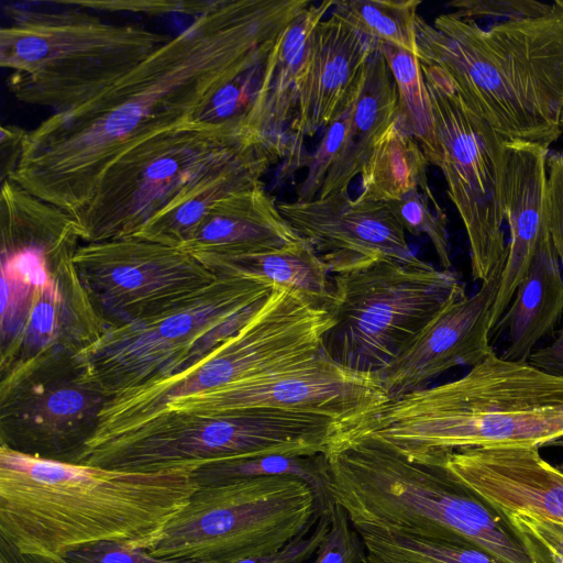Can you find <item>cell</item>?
<instances>
[{"label": "cell", "instance_id": "cell-46", "mask_svg": "<svg viewBox=\"0 0 563 563\" xmlns=\"http://www.w3.org/2000/svg\"><path fill=\"white\" fill-rule=\"evenodd\" d=\"M554 4L563 12V0H556Z\"/></svg>", "mask_w": 563, "mask_h": 563}, {"label": "cell", "instance_id": "cell-33", "mask_svg": "<svg viewBox=\"0 0 563 563\" xmlns=\"http://www.w3.org/2000/svg\"><path fill=\"white\" fill-rule=\"evenodd\" d=\"M265 475L296 476L305 481L327 505L328 462L325 454L264 455L209 462L195 471V481L201 487Z\"/></svg>", "mask_w": 563, "mask_h": 563}, {"label": "cell", "instance_id": "cell-32", "mask_svg": "<svg viewBox=\"0 0 563 563\" xmlns=\"http://www.w3.org/2000/svg\"><path fill=\"white\" fill-rule=\"evenodd\" d=\"M420 4V0H340L331 13L373 42L393 44L417 55Z\"/></svg>", "mask_w": 563, "mask_h": 563}, {"label": "cell", "instance_id": "cell-39", "mask_svg": "<svg viewBox=\"0 0 563 563\" xmlns=\"http://www.w3.org/2000/svg\"><path fill=\"white\" fill-rule=\"evenodd\" d=\"M460 18L473 20L498 18L503 21L539 18L551 13L554 3L532 0H456L448 4Z\"/></svg>", "mask_w": 563, "mask_h": 563}, {"label": "cell", "instance_id": "cell-45", "mask_svg": "<svg viewBox=\"0 0 563 563\" xmlns=\"http://www.w3.org/2000/svg\"><path fill=\"white\" fill-rule=\"evenodd\" d=\"M0 554L11 563H73L67 558L53 554L20 553L3 543H0Z\"/></svg>", "mask_w": 563, "mask_h": 563}, {"label": "cell", "instance_id": "cell-13", "mask_svg": "<svg viewBox=\"0 0 563 563\" xmlns=\"http://www.w3.org/2000/svg\"><path fill=\"white\" fill-rule=\"evenodd\" d=\"M254 141L245 126L187 123L136 144L106 169L73 216L81 242L134 236L192 181Z\"/></svg>", "mask_w": 563, "mask_h": 563}, {"label": "cell", "instance_id": "cell-42", "mask_svg": "<svg viewBox=\"0 0 563 563\" xmlns=\"http://www.w3.org/2000/svg\"><path fill=\"white\" fill-rule=\"evenodd\" d=\"M329 531L327 509L310 533L301 536L276 553L249 558L235 563H307L313 559Z\"/></svg>", "mask_w": 563, "mask_h": 563}, {"label": "cell", "instance_id": "cell-5", "mask_svg": "<svg viewBox=\"0 0 563 563\" xmlns=\"http://www.w3.org/2000/svg\"><path fill=\"white\" fill-rule=\"evenodd\" d=\"M0 377L52 356H77L104 333L78 275L74 217L9 179L0 191Z\"/></svg>", "mask_w": 563, "mask_h": 563}, {"label": "cell", "instance_id": "cell-10", "mask_svg": "<svg viewBox=\"0 0 563 563\" xmlns=\"http://www.w3.org/2000/svg\"><path fill=\"white\" fill-rule=\"evenodd\" d=\"M466 295L452 269L386 258L331 275L325 306L332 324L321 352L343 368L377 374L451 301Z\"/></svg>", "mask_w": 563, "mask_h": 563}, {"label": "cell", "instance_id": "cell-9", "mask_svg": "<svg viewBox=\"0 0 563 563\" xmlns=\"http://www.w3.org/2000/svg\"><path fill=\"white\" fill-rule=\"evenodd\" d=\"M325 508L305 481L291 475L201 486L146 551L196 563L273 554L310 533Z\"/></svg>", "mask_w": 563, "mask_h": 563}, {"label": "cell", "instance_id": "cell-25", "mask_svg": "<svg viewBox=\"0 0 563 563\" xmlns=\"http://www.w3.org/2000/svg\"><path fill=\"white\" fill-rule=\"evenodd\" d=\"M278 161L264 143L251 142L192 181L134 238L180 249L219 201L262 185L263 175Z\"/></svg>", "mask_w": 563, "mask_h": 563}, {"label": "cell", "instance_id": "cell-2", "mask_svg": "<svg viewBox=\"0 0 563 563\" xmlns=\"http://www.w3.org/2000/svg\"><path fill=\"white\" fill-rule=\"evenodd\" d=\"M197 468L125 472L0 445V543L62 558L102 541L146 550L199 488Z\"/></svg>", "mask_w": 563, "mask_h": 563}, {"label": "cell", "instance_id": "cell-21", "mask_svg": "<svg viewBox=\"0 0 563 563\" xmlns=\"http://www.w3.org/2000/svg\"><path fill=\"white\" fill-rule=\"evenodd\" d=\"M434 466L501 514L523 512L563 523V471L538 446L471 448Z\"/></svg>", "mask_w": 563, "mask_h": 563}, {"label": "cell", "instance_id": "cell-15", "mask_svg": "<svg viewBox=\"0 0 563 563\" xmlns=\"http://www.w3.org/2000/svg\"><path fill=\"white\" fill-rule=\"evenodd\" d=\"M110 398L81 355L26 364L0 377L1 445L77 463Z\"/></svg>", "mask_w": 563, "mask_h": 563}, {"label": "cell", "instance_id": "cell-38", "mask_svg": "<svg viewBox=\"0 0 563 563\" xmlns=\"http://www.w3.org/2000/svg\"><path fill=\"white\" fill-rule=\"evenodd\" d=\"M218 0H77L63 4L106 12H130L146 15L185 14L197 18L211 10Z\"/></svg>", "mask_w": 563, "mask_h": 563}, {"label": "cell", "instance_id": "cell-37", "mask_svg": "<svg viewBox=\"0 0 563 563\" xmlns=\"http://www.w3.org/2000/svg\"><path fill=\"white\" fill-rule=\"evenodd\" d=\"M329 531L311 563H362L364 547L344 508L327 497Z\"/></svg>", "mask_w": 563, "mask_h": 563}, {"label": "cell", "instance_id": "cell-24", "mask_svg": "<svg viewBox=\"0 0 563 563\" xmlns=\"http://www.w3.org/2000/svg\"><path fill=\"white\" fill-rule=\"evenodd\" d=\"M264 184L219 201L180 247L199 256H234L278 250L300 241Z\"/></svg>", "mask_w": 563, "mask_h": 563}, {"label": "cell", "instance_id": "cell-23", "mask_svg": "<svg viewBox=\"0 0 563 563\" xmlns=\"http://www.w3.org/2000/svg\"><path fill=\"white\" fill-rule=\"evenodd\" d=\"M334 2L311 3L299 13L277 36L264 63L246 122L279 159L286 158L287 130L295 113L313 31Z\"/></svg>", "mask_w": 563, "mask_h": 563}, {"label": "cell", "instance_id": "cell-43", "mask_svg": "<svg viewBox=\"0 0 563 563\" xmlns=\"http://www.w3.org/2000/svg\"><path fill=\"white\" fill-rule=\"evenodd\" d=\"M29 132L24 129L3 124L0 130V179H11L23 155Z\"/></svg>", "mask_w": 563, "mask_h": 563}, {"label": "cell", "instance_id": "cell-3", "mask_svg": "<svg viewBox=\"0 0 563 563\" xmlns=\"http://www.w3.org/2000/svg\"><path fill=\"white\" fill-rule=\"evenodd\" d=\"M338 435H375L429 466L456 450L553 444L563 438V378L493 351L462 377L389 399Z\"/></svg>", "mask_w": 563, "mask_h": 563}, {"label": "cell", "instance_id": "cell-16", "mask_svg": "<svg viewBox=\"0 0 563 563\" xmlns=\"http://www.w3.org/2000/svg\"><path fill=\"white\" fill-rule=\"evenodd\" d=\"M74 263L106 330L173 309L220 277L179 247L134 236L82 243Z\"/></svg>", "mask_w": 563, "mask_h": 563}, {"label": "cell", "instance_id": "cell-36", "mask_svg": "<svg viewBox=\"0 0 563 563\" xmlns=\"http://www.w3.org/2000/svg\"><path fill=\"white\" fill-rule=\"evenodd\" d=\"M503 515L532 563H563V523L523 512Z\"/></svg>", "mask_w": 563, "mask_h": 563}, {"label": "cell", "instance_id": "cell-31", "mask_svg": "<svg viewBox=\"0 0 563 563\" xmlns=\"http://www.w3.org/2000/svg\"><path fill=\"white\" fill-rule=\"evenodd\" d=\"M362 539V563H506L465 539L430 540L367 526L353 527Z\"/></svg>", "mask_w": 563, "mask_h": 563}, {"label": "cell", "instance_id": "cell-22", "mask_svg": "<svg viewBox=\"0 0 563 563\" xmlns=\"http://www.w3.org/2000/svg\"><path fill=\"white\" fill-rule=\"evenodd\" d=\"M548 157V146L505 142L503 197L509 241L493 305L492 330L509 306L538 252L552 243L547 207Z\"/></svg>", "mask_w": 563, "mask_h": 563}, {"label": "cell", "instance_id": "cell-41", "mask_svg": "<svg viewBox=\"0 0 563 563\" xmlns=\"http://www.w3.org/2000/svg\"><path fill=\"white\" fill-rule=\"evenodd\" d=\"M547 168L548 224L563 274V153L549 155Z\"/></svg>", "mask_w": 563, "mask_h": 563}, {"label": "cell", "instance_id": "cell-12", "mask_svg": "<svg viewBox=\"0 0 563 563\" xmlns=\"http://www.w3.org/2000/svg\"><path fill=\"white\" fill-rule=\"evenodd\" d=\"M332 321L327 309L283 289L198 363L148 387L109 399L93 437L135 424L176 398L264 375L316 357Z\"/></svg>", "mask_w": 563, "mask_h": 563}, {"label": "cell", "instance_id": "cell-44", "mask_svg": "<svg viewBox=\"0 0 563 563\" xmlns=\"http://www.w3.org/2000/svg\"><path fill=\"white\" fill-rule=\"evenodd\" d=\"M528 363L545 373L563 378V317L555 338L548 345L534 350Z\"/></svg>", "mask_w": 563, "mask_h": 563}, {"label": "cell", "instance_id": "cell-17", "mask_svg": "<svg viewBox=\"0 0 563 563\" xmlns=\"http://www.w3.org/2000/svg\"><path fill=\"white\" fill-rule=\"evenodd\" d=\"M388 400L376 374L343 368L320 352L275 372L173 399L159 411L223 416L283 410L325 417L341 427Z\"/></svg>", "mask_w": 563, "mask_h": 563}, {"label": "cell", "instance_id": "cell-7", "mask_svg": "<svg viewBox=\"0 0 563 563\" xmlns=\"http://www.w3.org/2000/svg\"><path fill=\"white\" fill-rule=\"evenodd\" d=\"M0 65L21 102L68 110L92 98L165 45L172 36L102 21L78 9L42 12L5 9Z\"/></svg>", "mask_w": 563, "mask_h": 563}, {"label": "cell", "instance_id": "cell-34", "mask_svg": "<svg viewBox=\"0 0 563 563\" xmlns=\"http://www.w3.org/2000/svg\"><path fill=\"white\" fill-rule=\"evenodd\" d=\"M387 203L401 228L413 235H427L442 268L451 269L448 219L443 209L432 205L420 190H412Z\"/></svg>", "mask_w": 563, "mask_h": 563}, {"label": "cell", "instance_id": "cell-35", "mask_svg": "<svg viewBox=\"0 0 563 563\" xmlns=\"http://www.w3.org/2000/svg\"><path fill=\"white\" fill-rule=\"evenodd\" d=\"M352 106L325 128L314 152L306 156L303 166L307 167V175L297 188L296 201L308 202L318 197L330 169L344 150Z\"/></svg>", "mask_w": 563, "mask_h": 563}, {"label": "cell", "instance_id": "cell-27", "mask_svg": "<svg viewBox=\"0 0 563 563\" xmlns=\"http://www.w3.org/2000/svg\"><path fill=\"white\" fill-rule=\"evenodd\" d=\"M397 118V92L391 74L378 47L368 57L363 80L352 106L344 150L330 169L318 197L349 188L382 134Z\"/></svg>", "mask_w": 563, "mask_h": 563}, {"label": "cell", "instance_id": "cell-47", "mask_svg": "<svg viewBox=\"0 0 563 563\" xmlns=\"http://www.w3.org/2000/svg\"><path fill=\"white\" fill-rule=\"evenodd\" d=\"M562 128H563V118H562Z\"/></svg>", "mask_w": 563, "mask_h": 563}, {"label": "cell", "instance_id": "cell-4", "mask_svg": "<svg viewBox=\"0 0 563 563\" xmlns=\"http://www.w3.org/2000/svg\"><path fill=\"white\" fill-rule=\"evenodd\" d=\"M420 63L439 68L465 106L506 141L550 146L563 118V12L488 27L453 12L418 15Z\"/></svg>", "mask_w": 563, "mask_h": 563}, {"label": "cell", "instance_id": "cell-8", "mask_svg": "<svg viewBox=\"0 0 563 563\" xmlns=\"http://www.w3.org/2000/svg\"><path fill=\"white\" fill-rule=\"evenodd\" d=\"M332 419L254 409L223 416L159 411L111 434L89 440L78 464L125 472L264 455L325 454L338 431Z\"/></svg>", "mask_w": 563, "mask_h": 563}, {"label": "cell", "instance_id": "cell-6", "mask_svg": "<svg viewBox=\"0 0 563 563\" xmlns=\"http://www.w3.org/2000/svg\"><path fill=\"white\" fill-rule=\"evenodd\" d=\"M325 457L327 497L353 527L465 539L506 563H532L506 517L443 468L413 463L375 435H335Z\"/></svg>", "mask_w": 563, "mask_h": 563}, {"label": "cell", "instance_id": "cell-28", "mask_svg": "<svg viewBox=\"0 0 563 563\" xmlns=\"http://www.w3.org/2000/svg\"><path fill=\"white\" fill-rule=\"evenodd\" d=\"M197 258L219 275L240 276L287 290L313 306L325 308L330 296V274L302 239L267 252Z\"/></svg>", "mask_w": 563, "mask_h": 563}, {"label": "cell", "instance_id": "cell-19", "mask_svg": "<svg viewBox=\"0 0 563 563\" xmlns=\"http://www.w3.org/2000/svg\"><path fill=\"white\" fill-rule=\"evenodd\" d=\"M503 263L473 295L448 303L415 340L376 376L389 399L417 389L457 367H473L493 351L492 311L501 279Z\"/></svg>", "mask_w": 563, "mask_h": 563}, {"label": "cell", "instance_id": "cell-11", "mask_svg": "<svg viewBox=\"0 0 563 563\" xmlns=\"http://www.w3.org/2000/svg\"><path fill=\"white\" fill-rule=\"evenodd\" d=\"M271 291L249 278L220 275L173 309L107 329L80 355L111 398L148 387L198 363L236 332Z\"/></svg>", "mask_w": 563, "mask_h": 563}, {"label": "cell", "instance_id": "cell-30", "mask_svg": "<svg viewBox=\"0 0 563 563\" xmlns=\"http://www.w3.org/2000/svg\"><path fill=\"white\" fill-rule=\"evenodd\" d=\"M376 46L384 56L395 82L396 121L404 131L416 139L429 164L439 167L441 155L435 136L432 103L418 55L388 43H376Z\"/></svg>", "mask_w": 563, "mask_h": 563}, {"label": "cell", "instance_id": "cell-20", "mask_svg": "<svg viewBox=\"0 0 563 563\" xmlns=\"http://www.w3.org/2000/svg\"><path fill=\"white\" fill-rule=\"evenodd\" d=\"M375 42L331 13L314 29L292 120L286 169L303 166L302 143L353 103Z\"/></svg>", "mask_w": 563, "mask_h": 563}, {"label": "cell", "instance_id": "cell-1", "mask_svg": "<svg viewBox=\"0 0 563 563\" xmlns=\"http://www.w3.org/2000/svg\"><path fill=\"white\" fill-rule=\"evenodd\" d=\"M310 3L218 0L111 86L30 131L11 179L75 216L120 155L192 123L220 88L265 62Z\"/></svg>", "mask_w": 563, "mask_h": 563}, {"label": "cell", "instance_id": "cell-14", "mask_svg": "<svg viewBox=\"0 0 563 563\" xmlns=\"http://www.w3.org/2000/svg\"><path fill=\"white\" fill-rule=\"evenodd\" d=\"M430 95L448 195L465 228L475 282H487L506 261L503 197L506 140L474 114L448 77L421 64Z\"/></svg>", "mask_w": 563, "mask_h": 563}, {"label": "cell", "instance_id": "cell-29", "mask_svg": "<svg viewBox=\"0 0 563 563\" xmlns=\"http://www.w3.org/2000/svg\"><path fill=\"white\" fill-rule=\"evenodd\" d=\"M429 162L419 143L395 120L373 145L361 176L360 198L390 202L420 190L439 206L428 184Z\"/></svg>", "mask_w": 563, "mask_h": 563}, {"label": "cell", "instance_id": "cell-26", "mask_svg": "<svg viewBox=\"0 0 563 563\" xmlns=\"http://www.w3.org/2000/svg\"><path fill=\"white\" fill-rule=\"evenodd\" d=\"M563 317V274L553 243L542 247L492 333L504 331L500 357L528 362L537 343ZM490 333V334H492Z\"/></svg>", "mask_w": 563, "mask_h": 563}, {"label": "cell", "instance_id": "cell-40", "mask_svg": "<svg viewBox=\"0 0 563 563\" xmlns=\"http://www.w3.org/2000/svg\"><path fill=\"white\" fill-rule=\"evenodd\" d=\"M73 563H196L184 559L156 558L128 542L102 541L67 555Z\"/></svg>", "mask_w": 563, "mask_h": 563}, {"label": "cell", "instance_id": "cell-18", "mask_svg": "<svg viewBox=\"0 0 563 563\" xmlns=\"http://www.w3.org/2000/svg\"><path fill=\"white\" fill-rule=\"evenodd\" d=\"M278 209L330 275L393 258L423 265L387 202L351 198L347 189L308 202H280Z\"/></svg>", "mask_w": 563, "mask_h": 563}]
</instances>
